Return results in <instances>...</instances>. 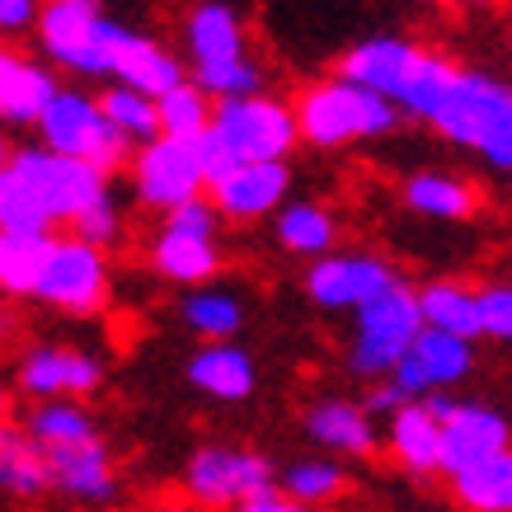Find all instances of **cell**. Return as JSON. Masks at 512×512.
Here are the masks:
<instances>
[{
    "label": "cell",
    "instance_id": "29",
    "mask_svg": "<svg viewBox=\"0 0 512 512\" xmlns=\"http://www.w3.org/2000/svg\"><path fill=\"white\" fill-rule=\"evenodd\" d=\"M451 498L466 512H512V447L498 451L494 461L456 475L451 480Z\"/></svg>",
    "mask_w": 512,
    "mask_h": 512
},
{
    "label": "cell",
    "instance_id": "6",
    "mask_svg": "<svg viewBox=\"0 0 512 512\" xmlns=\"http://www.w3.org/2000/svg\"><path fill=\"white\" fill-rule=\"evenodd\" d=\"M278 489V475H273V461L264 451L249 447H198L184 466V494L198 503V508H231L240 512L249 498L273 494Z\"/></svg>",
    "mask_w": 512,
    "mask_h": 512
},
{
    "label": "cell",
    "instance_id": "41",
    "mask_svg": "<svg viewBox=\"0 0 512 512\" xmlns=\"http://www.w3.org/2000/svg\"><path fill=\"white\" fill-rule=\"evenodd\" d=\"M240 512H311V508H301L296 498H287L282 489H273V494H259V498H249Z\"/></svg>",
    "mask_w": 512,
    "mask_h": 512
},
{
    "label": "cell",
    "instance_id": "26",
    "mask_svg": "<svg viewBox=\"0 0 512 512\" xmlns=\"http://www.w3.org/2000/svg\"><path fill=\"white\" fill-rule=\"evenodd\" d=\"M404 202L419 212V217H437V221H466L475 212V188L456 174H437V170H419L404 179Z\"/></svg>",
    "mask_w": 512,
    "mask_h": 512
},
{
    "label": "cell",
    "instance_id": "21",
    "mask_svg": "<svg viewBox=\"0 0 512 512\" xmlns=\"http://www.w3.org/2000/svg\"><path fill=\"white\" fill-rule=\"evenodd\" d=\"M386 447L409 475H433L442 470V419H433L423 400H409L400 414H390Z\"/></svg>",
    "mask_w": 512,
    "mask_h": 512
},
{
    "label": "cell",
    "instance_id": "12",
    "mask_svg": "<svg viewBox=\"0 0 512 512\" xmlns=\"http://www.w3.org/2000/svg\"><path fill=\"white\" fill-rule=\"evenodd\" d=\"M99 0H47L38 19V43L52 62L71 66L80 76H104L99 66V29H104Z\"/></svg>",
    "mask_w": 512,
    "mask_h": 512
},
{
    "label": "cell",
    "instance_id": "30",
    "mask_svg": "<svg viewBox=\"0 0 512 512\" xmlns=\"http://www.w3.org/2000/svg\"><path fill=\"white\" fill-rule=\"evenodd\" d=\"M334 212L320 202H287L278 212V245L287 254H329L334 245Z\"/></svg>",
    "mask_w": 512,
    "mask_h": 512
},
{
    "label": "cell",
    "instance_id": "35",
    "mask_svg": "<svg viewBox=\"0 0 512 512\" xmlns=\"http://www.w3.org/2000/svg\"><path fill=\"white\" fill-rule=\"evenodd\" d=\"M184 325L212 343H231V334L245 325V306L231 292H193L184 301Z\"/></svg>",
    "mask_w": 512,
    "mask_h": 512
},
{
    "label": "cell",
    "instance_id": "17",
    "mask_svg": "<svg viewBox=\"0 0 512 512\" xmlns=\"http://www.w3.org/2000/svg\"><path fill=\"white\" fill-rule=\"evenodd\" d=\"M47 461H52V489H62L66 498H76L85 508H104L118 498V466H113V451L104 437L47 451Z\"/></svg>",
    "mask_w": 512,
    "mask_h": 512
},
{
    "label": "cell",
    "instance_id": "22",
    "mask_svg": "<svg viewBox=\"0 0 512 512\" xmlns=\"http://www.w3.org/2000/svg\"><path fill=\"white\" fill-rule=\"evenodd\" d=\"M151 264L160 278L184 282V287H202L221 273V245L217 235H188L174 226H160L156 245H151Z\"/></svg>",
    "mask_w": 512,
    "mask_h": 512
},
{
    "label": "cell",
    "instance_id": "44",
    "mask_svg": "<svg viewBox=\"0 0 512 512\" xmlns=\"http://www.w3.org/2000/svg\"><path fill=\"white\" fill-rule=\"evenodd\" d=\"M433 5H437V0H433Z\"/></svg>",
    "mask_w": 512,
    "mask_h": 512
},
{
    "label": "cell",
    "instance_id": "34",
    "mask_svg": "<svg viewBox=\"0 0 512 512\" xmlns=\"http://www.w3.org/2000/svg\"><path fill=\"white\" fill-rule=\"evenodd\" d=\"M99 104H104L109 123L118 127L127 141L151 146V141L165 137V132H160V104H156V99H146V94L127 90V85H113V90L99 94Z\"/></svg>",
    "mask_w": 512,
    "mask_h": 512
},
{
    "label": "cell",
    "instance_id": "4",
    "mask_svg": "<svg viewBox=\"0 0 512 512\" xmlns=\"http://www.w3.org/2000/svg\"><path fill=\"white\" fill-rule=\"evenodd\" d=\"M433 127L456 146H470L494 170H512V85L480 71H461Z\"/></svg>",
    "mask_w": 512,
    "mask_h": 512
},
{
    "label": "cell",
    "instance_id": "38",
    "mask_svg": "<svg viewBox=\"0 0 512 512\" xmlns=\"http://www.w3.org/2000/svg\"><path fill=\"white\" fill-rule=\"evenodd\" d=\"M71 231H76L85 245H94V249L113 245V240H118V231H123V221H118V202H113V198H99L90 212H80Z\"/></svg>",
    "mask_w": 512,
    "mask_h": 512
},
{
    "label": "cell",
    "instance_id": "7",
    "mask_svg": "<svg viewBox=\"0 0 512 512\" xmlns=\"http://www.w3.org/2000/svg\"><path fill=\"white\" fill-rule=\"evenodd\" d=\"M38 132H43L47 151L85 160V165H94V170H104V174H113L127 160V137L109 123L104 104L90 99V94H80V90L57 94L52 109L43 113Z\"/></svg>",
    "mask_w": 512,
    "mask_h": 512
},
{
    "label": "cell",
    "instance_id": "2",
    "mask_svg": "<svg viewBox=\"0 0 512 512\" xmlns=\"http://www.w3.org/2000/svg\"><path fill=\"white\" fill-rule=\"evenodd\" d=\"M296 123H301V141L311 146H348V141H367V137H381L390 127L400 123V109L381 99V94L362 90L353 80L343 76H329V80H315L306 90L296 94Z\"/></svg>",
    "mask_w": 512,
    "mask_h": 512
},
{
    "label": "cell",
    "instance_id": "10",
    "mask_svg": "<svg viewBox=\"0 0 512 512\" xmlns=\"http://www.w3.org/2000/svg\"><path fill=\"white\" fill-rule=\"evenodd\" d=\"M132 188H137V198L146 207H160L165 217L179 212L184 202H198L202 188H207L198 146L193 141H170V137L141 146L137 160H132Z\"/></svg>",
    "mask_w": 512,
    "mask_h": 512
},
{
    "label": "cell",
    "instance_id": "16",
    "mask_svg": "<svg viewBox=\"0 0 512 512\" xmlns=\"http://www.w3.org/2000/svg\"><path fill=\"white\" fill-rule=\"evenodd\" d=\"M423 52H428V47L404 43V38H367V43L348 47L339 57V76L395 104L404 94V85L414 80V71H419Z\"/></svg>",
    "mask_w": 512,
    "mask_h": 512
},
{
    "label": "cell",
    "instance_id": "33",
    "mask_svg": "<svg viewBox=\"0 0 512 512\" xmlns=\"http://www.w3.org/2000/svg\"><path fill=\"white\" fill-rule=\"evenodd\" d=\"M24 428H29V437L43 451L76 447V442H90V437H99V433H94V419L85 414V409H80V404H71V400H47V404H38Z\"/></svg>",
    "mask_w": 512,
    "mask_h": 512
},
{
    "label": "cell",
    "instance_id": "3",
    "mask_svg": "<svg viewBox=\"0 0 512 512\" xmlns=\"http://www.w3.org/2000/svg\"><path fill=\"white\" fill-rule=\"evenodd\" d=\"M188 52H193V85L212 99H254L264 71L245 57V24L231 5L202 0L188 15Z\"/></svg>",
    "mask_w": 512,
    "mask_h": 512
},
{
    "label": "cell",
    "instance_id": "11",
    "mask_svg": "<svg viewBox=\"0 0 512 512\" xmlns=\"http://www.w3.org/2000/svg\"><path fill=\"white\" fill-rule=\"evenodd\" d=\"M395 273H390L386 259L376 254H329V259H315L306 268V296H311L320 311H362L367 301H376L381 292L395 287Z\"/></svg>",
    "mask_w": 512,
    "mask_h": 512
},
{
    "label": "cell",
    "instance_id": "37",
    "mask_svg": "<svg viewBox=\"0 0 512 512\" xmlns=\"http://www.w3.org/2000/svg\"><path fill=\"white\" fill-rule=\"evenodd\" d=\"M193 146H198V160H202V174H207V188L226 184V179H231V174L245 165V160L235 156V146L221 137L217 127H212V132H207L202 141H193Z\"/></svg>",
    "mask_w": 512,
    "mask_h": 512
},
{
    "label": "cell",
    "instance_id": "14",
    "mask_svg": "<svg viewBox=\"0 0 512 512\" xmlns=\"http://www.w3.org/2000/svg\"><path fill=\"white\" fill-rule=\"evenodd\" d=\"M508 447H512V423L498 414L494 404L461 400L451 409V419L442 423V475L456 480V475L494 461L498 451Z\"/></svg>",
    "mask_w": 512,
    "mask_h": 512
},
{
    "label": "cell",
    "instance_id": "1",
    "mask_svg": "<svg viewBox=\"0 0 512 512\" xmlns=\"http://www.w3.org/2000/svg\"><path fill=\"white\" fill-rule=\"evenodd\" d=\"M99 198H109V174L47 146H19L0 165V231L76 226Z\"/></svg>",
    "mask_w": 512,
    "mask_h": 512
},
{
    "label": "cell",
    "instance_id": "19",
    "mask_svg": "<svg viewBox=\"0 0 512 512\" xmlns=\"http://www.w3.org/2000/svg\"><path fill=\"white\" fill-rule=\"evenodd\" d=\"M57 94H62V85L52 80V71H43L19 52H0V118L5 123L38 127Z\"/></svg>",
    "mask_w": 512,
    "mask_h": 512
},
{
    "label": "cell",
    "instance_id": "24",
    "mask_svg": "<svg viewBox=\"0 0 512 512\" xmlns=\"http://www.w3.org/2000/svg\"><path fill=\"white\" fill-rule=\"evenodd\" d=\"M188 381L202 390V395H212V400H249L254 395V357L245 348H235V343H207L198 353L188 357Z\"/></svg>",
    "mask_w": 512,
    "mask_h": 512
},
{
    "label": "cell",
    "instance_id": "36",
    "mask_svg": "<svg viewBox=\"0 0 512 512\" xmlns=\"http://www.w3.org/2000/svg\"><path fill=\"white\" fill-rule=\"evenodd\" d=\"M480 334L498 343H512V282L480 287Z\"/></svg>",
    "mask_w": 512,
    "mask_h": 512
},
{
    "label": "cell",
    "instance_id": "18",
    "mask_svg": "<svg viewBox=\"0 0 512 512\" xmlns=\"http://www.w3.org/2000/svg\"><path fill=\"white\" fill-rule=\"evenodd\" d=\"M287 184H292L287 160H268V165H240L226 184L207 188V193L226 221H259L268 212H278V202L287 198Z\"/></svg>",
    "mask_w": 512,
    "mask_h": 512
},
{
    "label": "cell",
    "instance_id": "43",
    "mask_svg": "<svg viewBox=\"0 0 512 512\" xmlns=\"http://www.w3.org/2000/svg\"><path fill=\"white\" fill-rule=\"evenodd\" d=\"M466 5H489V0H466Z\"/></svg>",
    "mask_w": 512,
    "mask_h": 512
},
{
    "label": "cell",
    "instance_id": "39",
    "mask_svg": "<svg viewBox=\"0 0 512 512\" xmlns=\"http://www.w3.org/2000/svg\"><path fill=\"white\" fill-rule=\"evenodd\" d=\"M217 202L212 198H198V202H184L179 212H170L165 217V226H174V231H188V235H217Z\"/></svg>",
    "mask_w": 512,
    "mask_h": 512
},
{
    "label": "cell",
    "instance_id": "20",
    "mask_svg": "<svg viewBox=\"0 0 512 512\" xmlns=\"http://www.w3.org/2000/svg\"><path fill=\"white\" fill-rule=\"evenodd\" d=\"M113 76H118V85L146 94V99H165L170 90L184 85V66L174 62L160 43H151V38L123 29L118 52H113Z\"/></svg>",
    "mask_w": 512,
    "mask_h": 512
},
{
    "label": "cell",
    "instance_id": "15",
    "mask_svg": "<svg viewBox=\"0 0 512 512\" xmlns=\"http://www.w3.org/2000/svg\"><path fill=\"white\" fill-rule=\"evenodd\" d=\"M104 381V367L94 353L66 348V343H38L19 357V390L33 400H71V395H90Z\"/></svg>",
    "mask_w": 512,
    "mask_h": 512
},
{
    "label": "cell",
    "instance_id": "40",
    "mask_svg": "<svg viewBox=\"0 0 512 512\" xmlns=\"http://www.w3.org/2000/svg\"><path fill=\"white\" fill-rule=\"evenodd\" d=\"M43 19L38 0H0V29L5 33H24Z\"/></svg>",
    "mask_w": 512,
    "mask_h": 512
},
{
    "label": "cell",
    "instance_id": "5",
    "mask_svg": "<svg viewBox=\"0 0 512 512\" xmlns=\"http://www.w3.org/2000/svg\"><path fill=\"white\" fill-rule=\"evenodd\" d=\"M428 329L423 320V301L409 282H395L390 292H381L376 301H367L353 315V343H348V367L357 376L372 381H390L409 348L419 343V334Z\"/></svg>",
    "mask_w": 512,
    "mask_h": 512
},
{
    "label": "cell",
    "instance_id": "25",
    "mask_svg": "<svg viewBox=\"0 0 512 512\" xmlns=\"http://www.w3.org/2000/svg\"><path fill=\"white\" fill-rule=\"evenodd\" d=\"M0 484L10 498H43L52 489V461L29 437V428L0 433Z\"/></svg>",
    "mask_w": 512,
    "mask_h": 512
},
{
    "label": "cell",
    "instance_id": "9",
    "mask_svg": "<svg viewBox=\"0 0 512 512\" xmlns=\"http://www.w3.org/2000/svg\"><path fill=\"white\" fill-rule=\"evenodd\" d=\"M33 296L66 315L104 311L109 306V264H104V249L85 245L80 235H57Z\"/></svg>",
    "mask_w": 512,
    "mask_h": 512
},
{
    "label": "cell",
    "instance_id": "23",
    "mask_svg": "<svg viewBox=\"0 0 512 512\" xmlns=\"http://www.w3.org/2000/svg\"><path fill=\"white\" fill-rule=\"evenodd\" d=\"M306 433L325 451L339 456H372L376 451V423L367 414V404L353 400H320L306 409Z\"/></svg>",
    "mask_w": 512,
    "mask_h": 512
},
{
    "label": "cell",
    "instance_id": "42",
    "mask_svg": "<svg viewBox=\"0 0 512 512\" xmlns=\"http://www.w3.org/2000/svg\"><path fill=\"white\" fill-rule=\"evenodd\" d=\"M151 512H193L188 503H160V508H151Z\"/></svg>",
    "mask_w": 512,
    "mask_h": 512
},
{
    "label": "cell",
    "instance_id": "32",
    "mask_svg": "<svg viewBox=\"0 0 512 512\" xmlns=\"http://www.w3.org/2000/svg\"><path fill=\"white\" fill-rule=\"evenodd\" d=\"M343 466L339 461H325V456H301L278 475V489L287 498H296L301 508H320V503H334L343 494Z\"/></svg>",
    "mask_w": 512,
    "mask_h": 512
},
{
    "label": "cell",
    "instance_id": "28",
    "mask_svg": "<svg viewBox=\"0 0 512 512\" xmlns=\"http://www.w3.org/2000/svg\"><path fill=\"white\" fill-rule=\"evenodd\" d=\"M52 231H0V287L10 296H33L52 254Z\"/></svg>",
    "mask_w": 512,
    "mask_h": 512
},
{
    "label": "cell",
    "instance_id": "13",
    "mask_svg": "<svg viewBox=\"0 0 512 512\" xmlns=\"http://www.w3.org/2000/svg\"><path fill=\"white\" fill-rule=\"evenodd\" d=\"M470 372H475V343L442 329H423L390 381L404 390V400H428V395H447V386H461Z\"/></svg>",
    "mask_w": 512,
    "mask_h": 512
},
{
    "label": "cell",
    "instance_id": "8",
    "mask_svg": "<svg viewBox=\"0 0 512 512\" xmlns=\"http://www.w3.org/2000/svg\"><path fill=\"white\" fill-rule=\"evenodd\" d=\"M212 127L231 141L235 156L245 160V165L287 160L292 146L301 141L296 109L282 104V99H268V94H254V99H221Z\"/></svg>",
    "mask_w": 512,
    "mask_h": 512
},
{
    "label": "cell",
    "instance_id": "27",
    "mask_svg": "<svg viewBox=\"0 0 512 512\" xmlns=\"http://www.w3.org/2000/svg\"><path fill=\"white\" fill-rule=\"evenodd\" d=\"M423 301V320L428 329L456 334V339H484L480 334V292H470L466 282H428L419 287Z\"/></svg>",
    "mask_w": 512,
    "mask_h": 512
},
{
    "label": "cell",
    "instance_id": "31",
    "mask_svg": "<svg viewBox=\"0 0 512 512\" xmlns=\"http://www.w3.org/2000/svg\"><path fill=\"white\" fill-rule=\"evenodd\" d=\"M160 104V132L170 141H202L212 132V118H217V104H212V94L184 80L179 90H170Z\"/></svg>",
    "mask_w": 512,
    "mask_h": 512
}]
</instances>
